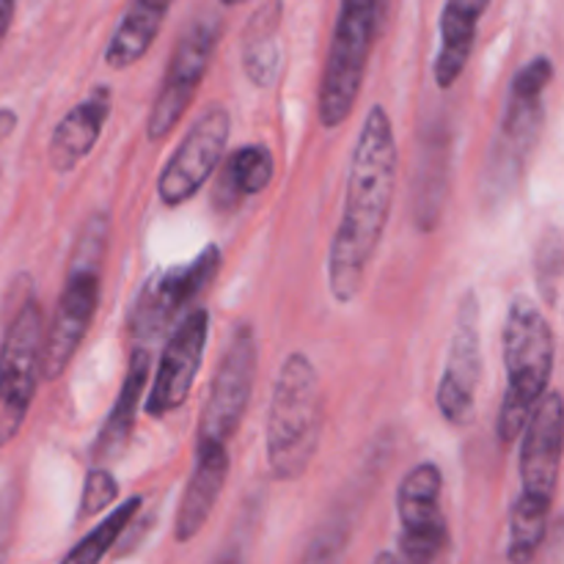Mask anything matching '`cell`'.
<instances>
[{
  "instance_id": "6da1fadb",
  "label": "cell",
  "mask_w": 564,
  "mask_h": 564,
  "mask_svg": "<svg viewBox=\"0 0 564 564\" xmlns=\"http://www.w3.org/2000/svg\"><path fill=\"white\" fill-rule=\"evenodd\" d=\"M400 149L383 105H372L358 132L347 176L345 209L330 242L328 284L339 303H352L380 246L394 202Z\"/></svg>"
},
{
  "instance_id": "7a4b0ae2",
  "label": "cell",
  "mask_w": 564,
  "mask_h": 564,
  "mask_svg": "<svg viewBox=\"0 0 564 564\" xmlns=\"http://www.w3.org/2000/svg\"><path fill=\"white\" fill-rule=\"evenodd\" d=\"M562 397L549 391L534 408L521 438V494L510 516V562L532 564L549 532V516L554 507L562 468Z\"/></svg>"
},
{
  "instance_id": "3957f363",
  "label": "cell",
  "mask_w": 564,
  "mask_h": 564,
  "mask_svg": "<svg viewBox=\"0 0 564 564\" xmlns=\"http://www.w3.org/2000/svg\"><path fill=\"white\" fill-rule=\"evenodd\" d=\"M323 438V391L308 356L292 352L273 386L268 413V466L279 482H295L312 466Z\"/></svg>"
},
{
  "instance_id": "277c9868",
  "label": "cell",
  "mask_w": 564,
  "mask_h": 564,
  "mask_svg": "<svg viewBox=\"0 0 564 564\" xmlns=\"http://www.w3.org/2000/svg\"><path fill=\"white\" fill-rule=\"evenodd\" d=\"M554 352L556 341L549 319L529 297H516L505 325L507 391L496 422V433L505 446L521 438L534 408L545 397L554 369Z\"/></svg>"
},
{
  "instance_id": "5b68a950",
  "label": "cell",
  "mask_w": 564,
  "mask_h": 564,
  "mask_svg": "<svg viewBox=\"0 0 564 564\" xmlns=\"http://www.w3.org/2000/svg\"><path fill=\"white\" fill-rule=\"evenodd\" d=\"M105 242H108V218L94 215L80 231L75 253H72L69 273H66L64 292L55 306L53 323L44 328L42 345V378L55 380L66 372L75 358L77 347L86 339L99 306V270H102Z\"/></svg>"
},
{
  "instance_id": "8992f818",
  "label": "cell",
  "mask_w": 564,
  "mask_h": 564,
  "mask_svg": "<svg viewBox=\"0 0 564 564\" xmlns=\"http://www.w3.org/2000/svg\"><path fill=\"white\" fill-rule=\"evenodd\" d=\"M551 80H554V64L545 55L532 58L512 77L505 119L496 132V143L490 149L488 169H485V196L499 202L516 187L518 176L523 174V165L534 152L540 127H543V97Z\"/></svg>"
},
{
  "instance_id": "52a82bcc",
  "label": "cell",
  "mask_w": 564,
  "mask_h": 564,
  "mask_svg": "<svg viewBox=\"0 0 564 564\" xmlns=\"http://www.w3.org/2000/svg\"><path fill=\"white\" fill-rule=\"evenodd\" d=\"M386 0H341L323 83H319V121L334 130L356 108L367 75L369 55L383 22Z\"/></svg>"
},
{
  "instance_id": "ba28073f",
  "label": "cell",
  "mask_w": 564,
  "mask_h": 564,
  "mask_svg": "<svg viewBox=\"0 0 564 564\" xmlns=\"http://www.w3.org/2000/svg\"><path fill=\"white\" fill-rule=\"evenodd\" d=\"M44 314L36 297H25L0 341V449L20 435L42 378Z\"/></svg>"
},
{
  "instance_id": "9c48e42d",
  "label": "cell",
  "mask_w": 564,
  "mask_h": 564,
  "mask_svg": "<svg viewBox=\"0 0 564 564\" xmlns=\"http://www.w3.org/2000/svg\"><path fill=\"white\" fill-rule=\"evenodd\" d=\"M257 364V334L251 325L240 323L231 330L229 345L215 369L213 386H209L207 402H204L202 419H198L196 446H229V441L240 430L248 402H251Z\"/></svg>"
},
{
  "instance_id": "30bf717a",
  "label": "cell",
  "mask_w": 564,
  "mask_h": 564,
  "mask_svg": "<svg viewBox=\"0 0 564 564\" xmlns=\"http://www.w3.org/2000/svg\"><path fill=\"white\" fill-rule=\"evenodd\" d=\"M441 468L419 463L405 474L397 490L400 540L394 554H380L378 564H435L449 545L444 512H441Z\"/></svg>"
},
{
  "instance_id": "8fae6325",
  "label": "cell",
  "mask_w": 564,
  "mask_h": 564,
  "mask_svg": "<svg viewBox=\"0 0 564 564\" xmlns=\"http://www.w3.org/2000/svg\"><path fill=\"white\" fill-rule=\"evenodd\" d=\"M215 44H218V22L213 17H202L193 22L176 42L174 55L165 66L163 86H160L158 99L152 105V113L147 121L149 141H163L169 132L180 124L187 105L196 97L209 64H213Z\"/></svg>"
},
{
  "instance_id": "7c38bea8",
  "label": "cell",
  "mask_w": 564,
  "mask_h": 564,
  "mask_svg": "<svg viewBox=\"0 0 564 564\" xmlns=\"http://www.w3.org/2000/svg\"><path fill=\"white\" fill-rule=\"evenodd\" d=\"M220 268L218 246H207L196 259L185 264H174L169 270H160L143 284L135 306L130 314V334L135 336L143 347V341L154 339L163 334L180 317L204 290L215 281Z\"/></svg>"
},
{
  "instance_id": "4fadbf2b",
  "label": "cell",
  "mask_w": 564,
  "mask_h": 564,
  "mask_svg": "<svg viewBox=\"0 0 564 564\" xmlns=\"http://www.w3.org/2000/svg\"><path fill=\"white\" fill-rule=\"evenodd\" d=\"M229 130V110L220 108V105L204 110L193 121V127L182 138V143L165 163L163 174H160L158 193L165 207H180V204L191 202L202 191L204 182L215 174L220 158H224Z\"/></svg>"
},
{
  "instance_id": "5bb4252c",
  "label": "cell",
  "mask_w": 564,
  "mask_h": 564,
  "mask_svg": "<svg viewBox=\"0 0 564 564\" xmlns=\"http://www.w3.org/2000/svg\"><path fill=\"white\" fill-rule=\"evenodd\" d=\"M482 378V339H479V301L474 292L463 297L455 317L449 358L438 383V411L455 427H468L477 411V389Z\"/></svg>"
},
{
  "instance_id": "9a60e30c",
  "label": "cell",
  "mask_w": 564,
  "mask_h": 564,
  "mask_svg": "<svg viewBox=\"0 0 564 564\" xmlns=\"http://www.w3.org/2000/svg\"><path fill=\"white\" fill-rule=\"evenodd\" d=\"M209 336V314L207 308L185 314L174 334L165 341L163 358H160L158 375H154L152 391L147 400V413L152 419H163L169 413L180 411L191 397L193 383L202 369L204 350H207Z\"/></svg>"
},
{
  "instance_id": "2e32d148",
  "label": "cell",
  "mask_w": 564,
  "mask_h": 564,
  "mask_svg": "<svg viewBox=\"0 0 564 564\" xmlns=\"http://www.w3.org/2000/svg\"><path fill=\"white\" fill-rule=\"evenodd\" d=\"M110 94L108 86H97L88 91V97H83L64 119L58 121V127L50 135V169L55 174H69L80 160H86L91 154V149L97 147L99 135H102V127L110 116Z\"/></svg>"
},
{
  "instance_id": "e0dca14e",
  "label": "cell",
  "mask_w": 564,
  "mask_h": 564,
  "mask_svg": "<svg viewBox=\"0 0 564 564\" xmlns=\"http://www.w3.org/2000/svg\"><path fill=\"white\" fill-rule=\"evenodd\" d=\"M229 468L231 460L226 446H196V463L176 510V543H191L202 532L224 494Z\"/></svg>"
},
{
  "instance_id": "ac0fdd59",
  "label": "cell",
  "mask_w": 564,
  "mask_h": 564,
  "mask_svg": "<svg viewBox=\"0 0 564 564\" xmlns=\"http://www.w3.org/2000/svg\"><path fill=\"white\" fill-rule=\"evenodd\" d=\"M149 378V350L147 347H135L130 356V367H127L124 383H121L116 405L110 408V416L105 419L102 430H99L97 441H94L91 457L94 463H113L119 460L121 452L130 444L132 427H135L138 408L143 402V391H147Z\"/></svg>"
},
{
  "instance_id": "d6986e66",
  "label": "cell",
  "mask_w": 564,
  "mask_h": 564,
  "mask_svg": "<svg viewBox=\"0 0 564 564\" xmlns=\"http://www.w3.org/2000/svg\"><path fill=\"white\" fill-rule=\"evenodd\" d=\"M490 0H446L441 14V47L435 58V83L441 88L455 86L468 66L477 42L479 20L488 11Z\"/></svg>"
},
{
  "instance_id": "ffe728a7",
  "label": "cell",
  "mask_w": 564,
  "mask_h": 564,
  "mask_svg": "<svg viewBox=\"0 0 564 564\" xmlns=\"http://www.w3.org/2000/svg\"><path fill=\"white\" fill-rule=\"evenodd\" d=\"M171 6H174V0H132L121 17L119 28L110 36L108 50H105V64L110 69H127V66L138 64L158 39Z\"/></svg>"
},
{
  "instance_id": "44dd1931",
  "label": "cell",
  "mask_w": 564,
  "mask_h": 564,
  "mask_svg": "<svg viewBox=\"0 0 564 564\" xmlns=\"http://www.w3.org/2000/svg\"><path fill=\"white\" fill-rule=\"evenodd\" d=\"M273 154L262 143H246L226 160L220 180L215 185V207L235 209L240 207L242 198L257 196L273 182Z\"/></svg>"
},
{
  "instance_id": "7402d4cb",
  "label": "cell",
  "mask_w": 564,
  "mask_h": 564,
  "mask_svg": "<svg viewBox=\"0 0 564 564\" xmlns=\"http://www.w3.org/2000/svg\"><path fill=\"white\" fill-rule=\"evenodd\" d=\"M281 0H268L257 14L251 17L242 36V66L253 86H273L281 69Z\"/></svg>"
},
{
  "instance_id": "603a6c76",
  "label": "cell",
  "mask_w": 564,
  "mask_h": 564,
  "mask_svg": "<svg viewBox=\"0 0 564 564\" xmlns=\"http://www.w3.org/2000/svg\"><path fill=\"white\" fill-rule=\"evenodd\" d=\"M430 143L422 147L416 174V218L422 229H433L441 204L446 198V169H449V135L441 127L427 130Z\"/></svg>"
},
{
  "instance_id": "cb8c5ba5",
  "label": "cell",
  "mask_w": 564,
  "mask_h": 564,
  "mask_svg": "<svg viewBox=\"0 0 564 564\" xmlns=\"http://www.w3.org/2000/svg\"><path fill=\"white\" fill-rule=\"evenodd\" d=\"M141 507H143L141 496H132V499H127L124 505L116 507V510L110 512L102 523H97V527H94L91 532H88L86 538H83L80 543H77L75 549L64 556V562L61 564H99L102 562L105 556L110 554V549L119 543L121 534L130 529V523L135 521V516L141 512Z\"/></svg>"
},
{
  "instance_id": "d4e9b609",
  "label": "cell",
  "mask_w": 564,
  "mask_h": 564,
  "mask_svg": "<svg viewBox=\"0 0 564 564\" xmlns=\"http://www.w3.org/2000/svg\"><path fill=\"white\" fill-rule=\"evenodd\" d=\"M350 540V521L347 516H334L317 529V534L308 543L306 554H303L301 564H339L341 554Z\"/></svg>"
},
{
  "instance_id": "484cf974",
  "label": "cell",
  "mask_w": 564,
  "mask_h": 564,
  "mask_svg": "<svg viewBox=\"0 0 564 564\" xmlns=\"http://www.w3.org/2000/svg\"><path fill=\"white\" fill-rule=\"evenodd\" d=\"M538 286L540 295L545 297L549 306H556V297H560V275H562V240L560 231L549 229L543 235L538 246Z\"/></svg>"
},
{
  "instance_id": "4316f807",
  "label": "cell",
  "mask_w": 564,
  "mask_h": 564,
  "mask_svg": "<svg viewBox=\"0 0 564 564\" xmlns=\"http://www.w3.org/2000/svg\"><path fill=\"white\" fill-rule=\"evenodd\" d=\"M119 496V482L113 479V474L108 468H94L86 477V485H83L80 507H77V521H88V518L99 516L105 507H110Z\"/></svg>"
},
{
  "instance_id": "83f0119b",
  "label": "cell",
  "mask_w": 564,
  "mask_h": 564,
  "mask_svg": "<svg viewBox=\"0 0 564 564\" xmlns=\"http://www.w3.org/2000/svg\"><path fill=\"white\" fill-rule=\"evenodd\" d=\"M14 505H11V496L6 490H0V564L6 562V551H9L11 540V518H14Z\"/></svg>"
},
{
  "instance_id": "f1b7e54d",
  "label": "cell",
  "mask_w": 564,
  "mask_h": 564,
  "mask_svg": "<svg viewBox=\"0 0 564 564\" xmlns=\"http://www.w3.org/2000/svg\"><path fill=\"white\" fill-rule=\"evenodd\" d=\"M17 0H0V47H3L6 36H9L11 20H14Z\"/></svg>"
},
{
  "instance_id": "f546056e",
  "label": "cell",
  "mask_w": 564,
  "mask_h": 564,
  "mask_svg": "<svg viewBox=\"0 0 564 564\" xmlns=\"http://www.w3.org/2000/svg\"><path fill=\"white\" fill-rule=\"evenodd\" d=\"M17 127V113L11 108H0V143L14 132Z\"/></svg>"
},
{
  "instance_id": "4dcf8cb0",
  "label": "cell",
  "mask_w": 564,
  "mask_h": 564,
  "mask_svg": "<svg viewBox=\"0 0 564 564\" xmlns=\"http://www.w3.org/2000/svg\"><path fill=\"white\" fill-rule=\"evenodd\" d=\"M215 564H242V556H240V551H237V549H229Z\"/></svg>"
},
{
  "instance_id": "1f68e13d",
  "label": "cell",
  "mask_w": 564,
  "mask_h": 564,
  "mask_svg": "<svg viewBox=\"0 0 564 564\" xmlns=\"http://www.w3.org/2000/svg\"><path fill=\"white\" fill-rule=\"evenodd\" d=\"M220 3H224V6H240V3H246V0H220Z\"/></svg>"
},
{
  "instance_id": "d6a6232c",
  "label": "cell",
  "mask_w": 564,
  "mask_h": 564,
  "mask_svg": "<svg viewBox=\"0 0 564 564\" xmlns=\"http://www.w3.org/2000/svg\"><path fill=\"white\" fill-rule=\"evenodd\" d=\"M435 564H446V560H444V554H441V556H438V562H435Z\"/></svg>"
},
{
  "instance_id": "836d02e7",
  "label": "cell",
  "mask_w": 564,
  "mask_h": 564,
  "mask_svg": "<svg viewBox=\"0 0 564 564\" xmlns=\"http://www.w3.org/2000/svg\"><path fill=\"white\" fill-rule=\"evenodd\" d=\"M375 564H378V562H375Z\"/></svg>"
}]
</instances>
